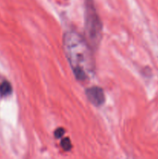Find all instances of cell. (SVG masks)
<instances>
[{
  "label": "cell",
  "mask_w": 158,
  "mask_h": 159,
  "mask_svg": "<svg viewBox=\"0 0 158 159\" xmlns=\"http://www.w3.org/2000/svg\"><path fill=\"white\" fill-rule=\"evenodd\" d=\"M64 49L74 75L78 80L88 81L94 72V61L88 43L75 31L64 37Z\"/></svg>",
  "instance_id": "cell-1"
},
{
  "label": "cell",
  "mask_w": 158,
  "mask_h": 159,
  "mask_svg": "<svg viewBox=\"0 0 158 159\" xmlns=\"http://www.w3.org/2000/svg\"><path fill=\"white\" fill-rule=\"evenodd\" d=\"M85 31L90 43L96 45L101 36V23L91 3L87 4Z\"/></svg>",
  "instance_id": "cell-2"
},
{
  "label": "cell",
  "mask_w": 158,
  "mask_h": 159,
  "mask_svg": "<svg viewBox=\"0 0 158 159\" xmlns=\"http://www.w3.org/2000/svg\"><path fill=\"white\" fill-rule=\"evenodd\" d=\"M86 96L90 102L95 106H101L105 101L103 90L99 87H91L87 89Z\"/></svg>",
  "instance_id": "cell-3"
},
{
  "label": "cell",
  "mask_w": 158,
  "mask_h": 159,
  "mask_svg": "<svg viewBox=\"0 0 158 159\" xmlns=\"http://www.w3.org/2000/svg\"><path fill=\"white\" fill-rule=\"evenodd\" d=\"M12 85L7 81H4L0 84V95L1 96H7L12 93Z\"/></svg>",
  "instance_id": "cell-4"
},
{
  "label": "cell",
  "mask_w": 158,
  "mask_h": 159,
  "mask_svg": "<svg viewBox=\"0 0 158 159\" xmlns=\"http://www.w3.org/2000/svg\"><path fill=\"white\" fill-rule=\"evenodd\" d=\"M61 146L65 151H69L71 149V143L68 138H64L63 141H61Z\"/></svg>",
  "instance_id": "cell-5"
},
{
  "label": "cell",
  "mask_w": 158,
  "mask_h": 159,
  "mask_svg": "<svg viewBox=\"0 0 158 159\" xmlns=\"http://www.w3.org/2000/svg\"><path fill=\"white\" fill-rule=\"evenodd\" d=\"M64 134V130L62 128H59L57 130H56L55 133H54V135L57 138H60L63 136V134Z\"/></svg>",
  "instance_id": "cell-6"
}]
</instances>
